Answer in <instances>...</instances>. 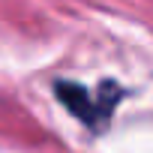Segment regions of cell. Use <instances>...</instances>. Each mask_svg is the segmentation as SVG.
<instances>
[{"label":"cell","mask_w":153,"mask_h":153,"mask_svg":"<svg viewBox=\"0 0 153 153\" xmlns=\"http://www.w3.org/2000/svg\"><path fill=\"white\" fill-rule=\"evenodd\" d=\"M54 96L69 108V114H75L84 126L102 129V123L114 114V105L120 102L123 90L114 81H105L96 93H90L81 84H72V81H57L54 84Z\"/></svg>","instance_id":"1"}]
</instances>
